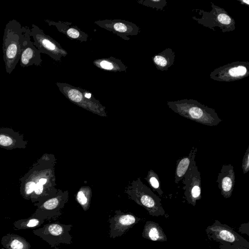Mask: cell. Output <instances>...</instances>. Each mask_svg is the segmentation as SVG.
I'll list each match as a JSON object with an SVG mask.
<instances>
[{
  "label": "cell",
  "instance_id": "6",
  "mask_svg": "<svg viewBox=\"0 0 249 249\" xmlns=\"http://www.w3.org/2000/svg\"><path fill=\"white\" fill-rule=\"evenodd\" d=\"M209 239L220 244H229L243 246L249 248V242L229 226L215 220L213 223L205 230Z\"/></svg>",
  "mask_w": 249,
  "mask_h": 249
},
{
  "label": "cell",
  "instance_id": "31",
  "mask_svg": "<svg viewBox=\"0 0 249 249\" xmlns=\"http://www.w3.org/2000/svg\"><path fill=\"white\" fill-rule=\"evenodd\" d=\"M47 179L46 178H42L39 180V182L41 184L43 185L46 183Z\"/></svg>",
  "mask_w": 249,
  "mask_h": 249
},
{
  "label": "cell",
  "instance_id": "25",
  "mask_svg": "<svg viewBox=\"0 0 249 249\" xmlns=\"http://www.w3.org/2000/svg\"><path fill=\"white\" fill-rule=\"evenodd\" d=\"M219 22L223 24L228 25L231 23V18L226 14L220 13L217 16Z\"/></svg>",
  "mask_w": 249,
  "mask_h": 249
},
{
  "label": "cell",
  "instance_id": "24",
  "mask_svg": "<svg viewBox=\"0 0 249 249\" xmlns=\"http://www.w3.org/2000/svg\"><path fill=\"white\" fill-rule=\"evenodd\" d=\"M153 61L157 66L165 67L168 65V61L166 57L163 55H157L154 57Z\"/></svg>",
  "mask_w": 249,
  "mask_h": 249
},
{
  "label": "cell",
  "instance_id": "19",
  "mask_svg": "<svg viewBox=\"0 0 249 249\" xmlns=\"http://www.w3.org/2000/svg\"><path fill=\"white\" fill-rule=\"evenodd\" d=\"M44 222V219L31 216L28 218L15 221L13 225L16 230L35 229L40 226Z\"/></svg>",
  "mask_w": 249,
  "mask_h": 249
},
{
  "label": "cell",
  "instance_id": "14",
  "mask_svg": "<svg viewBox=\"0 0 249 249\" xmlns=\"http://www.w3.org/2000/svg\"><path fill=\"white\" fill-rule=\"evenodd\" d=\"M44 21L49 26H55L59 32L66 35L70 39L77 40L81 42H86L88 40V34L71 22L54 21L49 19H45Z\"/></svg>",
  "mask_w": 249,
  "mask_h": 249
},
{
  "label": "cell",
  "instance_id": "30",
  "mask_svg": "<svg viewBox=\"0 0 249 249\" xmlns=\"http://www.w3.org/2000/svg\"><path fill=\"white\" fill-rule=\"evenodd\" d=\"M43 190V187L42 184L40 183L39 182L36 184L34 192L36 195L40 196L41 195Z\"/></svg>",
  "mask_w": 249,
  "mask_h": 249
},
{
  "label": "cell",
  "instance_id": "9",
  "mask_svg": "<svg viewBox=\"0 0 249 249\" xmlns=\"http://www.w3.org/2000/svg\"><path fill=\"white\" fill-rule=\"evenodd\" d=\"M22 33L20 37V66L22 68L33 65L41 66L42 60L41 53L34 45L31 40L30 29L27 26H22Z\"/></svg>",
  "mask_w": 249,
  "mask_h": 249
},
{
  "label": "cell",
  "instance_id": "7",
  "mask_svg": "<svg viewBox=\"0 0 249 249\" xmlns=\"http://www.w3.org/2000/svg\"><path fill=\"white\" fill-rule=\"evenodd\" d=\"M56 85L60 92L71 102L95 113L105 114L104 107L98 100L87 99L84 95V89L66 83L56 82Z\"/></svg>",
  "mask_w": 249,
  "mask_h": 249
},
{
  "label": "cell",
  "instance_id": "29",
  "mask_svg": "<svg viewBox=\"0 0 249 249\" xmlns=\"http://www.w3.org/2000/svg\"><path fill=\"white\" fill-rule=\"evenodd\" d=\"M238 231L242 233H246L249 235V222L242 224L239 228Z\"/></svg>",
  "mask_w": 249,
  "mask_h": 249
},
{
  "label": "cell",
  "instance_id": "18",
  "mask_svg": "<svg viewBox=\"0 0 249 249\" xmlns=\"http://www.w3.org/2000/svg\"><path fill=\"white\" fill-rule=\"evenodd\" d=\"M5 249H30L31 245L23 237L13 233H7L1 240Z\"/></svg>",
  "mask_w": 249,
  "mask_h": 249
},
{
  "label": "cell",
  "instance_id": "23",
  "mask_svg": "<svg viewBox=\"0 0 249 249\" xmlns=\"http://www.w3.org/2000/svg\"><path fill=\"white\" fill-rule=\"evenodd\" d=\"M242 168L244 174L247 173L249 171V145L243 158Z\"/></svg>",
  "mask_w": 249,
  "mask_h": 249
},
{
  "label": "cell",
  "instance_id": "16",
  "mask_svg": "<svg viewBox=\"0 0 249 249\" xmlns=\"http://www.w3.org/2000/svg\"><path fill=\"white\" fill-rule=\"evenodd\" d=\"M142 236L145 239L158 242H166L167 237L160 225L152 221H146L143 229Z\"/></svg>",
  "mask_w": 249,
  "mask_h": 249
},
{
  "label": "cell",
  "instance_id": "21",
  "mask_svg": "<svg viewBox=\"0 0 249 249\" xmlns=\"http://www.w3.org/2000/svg\"><path fill=\"white\" fill-rule=\"evenodd\" d=\"M247 72V68L244 65H238L230 66L226 68V78H241L245 75Z\"/></svg>",
  "mask_w": 249,
  "mask_h": 249
},
{
  "label": "cell",
  "instance_id": "13",
  "mask_svg": "<svg viewBox=\"0 0 249 249\" xmlns=\"http://www.w3.org/2000/svg\"><path fill=\"white\" fill-rule=\"evenodd\" d=\"M235 173L233 166L223 164L217 176L216 182L220 190L221 195L225 198H230L232 194L235 184Z\"/></svg>",
  "mask_w": 249,
  "mask_h": 249
},
{
  "label": "cell",
  "instance_id": "11",
  "mask_svg": "<svg viewBox=\"0 0 249 249\" xmlns=\"http://www.w3.org/2000/svg\"><path fill=\"white\" fill-rule=\"evenodd\" d=\"M142 220L132 213H125L119 210L115 211L114 215L109 218L110 237L121 236Z\"/></svg>",
  "mask_w": 249,
  "mask_h": 249
},
{
  "label": "cell",
  "instance_id": "2",
  "mask_svg": "<svg viewBox=\"0 0 249 249\" xmlns=\"http://www.w3.org/2000/svg\"><path fill=\"white\" fill-rule=\"evenodd\" d=\"M22 33V27L17 20H10L6 24L3 36L2 52L6 71L8 74L11 73L19 61Z\"/></svg>",
  "mask_w": 249,
  "mask_h": 249
},
{
  "label": "cell",
  "instance_id": "27",
  "mask_svg": "<svg viewBox=\"0 0 249 249\" xmlns=\"http://www.w3.org/2000/svg\"><path fill=\"white\" fill-rule=\"evenodd\" d=\"M219 247L220 249H249L243 246L229 244H220Z\"/></svg>",
  "mask_w": 249,
  "mask_h": 249
},
{
  "label": "cell",
  "instance_id": "10",
  "mask_svg": "<svg viewBox=\"0 0 249 249\" xmlns=\"http://www.w3.org/2000/svg\"><path fill=\"white\" fill-rule=\"evenodd\" d=\"M67 194L52 197L38 205V208L31 215L45 220L54 219L61 215V209L67 202Z\"/></svg>",
  "mask_w": 249,
  "mask_h": 249
},
{
  "label": "cell",
  "instance_id": "3",
  "mask_svg": "<svg viewBox=\"0 0 249 249\" xmlns=\"http://www.w3.org/2000/svg\"><path fill=\"white\" fill-rule=\"evenodd\" d=\"M128 193L131 199L143 207L150 215L168 217L162 207L161 199L143 184L140 178L134 182V187Z\"/></svg>",
  "mask_w": 249,
  "mask_h": 249
},
{
  "label": "cell",
  "instance_id": "17",
  "mask_svg": "<svg viewBox=\"0 0 249 249\" xmlns=\"http://www.w3.org/2000/svg\"><path fill=\"white\" fill-rule=\"evenodd\" d=\"M93 64L97 68L107 71H126L127 68L120 59L112 56L96 59Z\"/></svg>",
  "mask_w": 249,
  "mask_h": 249
},
{
  "label": "cell",
  "instance_id": "1",
  "mask_svg": "<svg viewBox=\"0 0 249 249\" xmlns=\"http://www.w3.org/2000/svg\"><path fill=\"white\" fill-rule=\"evenodd\" d=\"M169 107L179 115L209 126H216L222 120L215 110L194 100L168 102Z\"/></svg>",
  "mask_w": 249,
  "mask_h": 249
},
{
  "label": "cell",
  "instance_id": "15",
  "mask_svg": "<svg viewBox=\"0 0 249 249\" xmlns=\"http://www.w3.org/2000/svg\"><path fill=\"white\" fill-rule=\"evenodd\" d=\"M197 149L193 147L187 156H183L177 160L175 171V183L178 184L182 180L192 162L195 160Z\"/></svg>",
  "mask_w": 249,
  "mask_h": 249
},
{
  "label": "cell",
  "instance_id": "12",
  "mask_svg": "<svg viewBox=\"0 0 249 249\" xmlns=\"http://www.w3.org/2000/svg\"><path fill=\"white\" fill-rule=\"evenodd\" d=\"M94 23L126 40L130 39L128 36L137 35L140 31L139 27L135 24L123 19L99 20Z\"/></svg>",
  "mask_w": 249,
  "mask_h": 249
},
{
  "label": "cell",
  "instance_id": "22",
  "mask_svg": "<svg viewBox=\"0 0 249 249\" xmlns=\"http://www.w3.org/2000/svg\"><path fill=\"white\" fill-rule=\"evenodd\" d=\"M76 199L84 211H86L89 209L91 199L89 191L85 189L80 190L76 195Z\"/></svg>",
  "mask_w": 249,
  "mask_h": 249
},
{
  "label": "cell",
  "instance_id": "28",
  "mask_svg": "<svg viewBox=\"0 0 249 249\" xmlns=\"http://www.w3.org/2000/svg\"><path fill=\"white\" fill-rule=\"evenodd\" d=\"M36 184L34 182L30 181L28 182L25 187L26 194L28 195L31 194L35 189Z\"/></svg>",
  "mask_w": 249,
  "mask_h": 249
},
{
  "label": "cell",
  "instance_id": "5",
  "mask_svg": "<svg viewBox=\"0 0 249 249\" xmlns=\"http://www.w3.org/2000/svg\"><path fill=\"white\" fill-rule=\"evenodd\" d=\"M30 34L34 39V45L40 52L49 55L53 59L58 61L68 54L58 42L46 35L37 26L32 24Z\"/></svg>",
  "mask_w": 249,
  "mask_h": 249
},
{
  "label": "cell",
  "instance_id": "8",
  "mask_svg": "<svg viewBox=\"0 0 249 249\" xmlns=\"http://www.w3.org/2000/svg\"><path fill=\"white\" fill-rule=\"evenodd\" d=\"M182 183L184 185V195L188 203L193 206L196 205V201L201 199V179L200 173L194 160L186 174Z\"/></svg>",
  "mask_w": 249,
  "mask_h": 249
},
{
  "label": "cell",
  "instance_id": "26",
  "mask_svg": "<svg viewBox=\"0 0 249 249\" xmlns=\"http://www.w3.org/2000/svg\"><path fill=\"white\" fill-rule=\"evenodd\" d=\"M13 143L12 139L8 136L0 135V145L2 146H10Z\"/></svg>",
  "mask_w": 249,
  "mask_h": 249
},
{
  "label": "cell",
  "instance_id": "20",
  "mask_svg": "<svg viewBox=\"0 0 249 249\" xmlns=\"http://www.w3.org/2000/svg\"><path fill=\"white\" fill-rule=\"evenodd\" d=\"M145 179L154 191L157 192L160 196H162L163 192L161 188L160 181L156 173L152 169L150 170Z\"/></svg>",
  "mask_w": 249,
  "mask_h": 249
},
{
  "label": "cell",
  "instance_id": "4",
  "mask_svg": "<svg viewBox=\"0 0 249 249\" xmlns=\"http://www.w3.org/2000/svg\"><path fill=\"white\" fill-rule=\"evenodd\" d=\"M72 225L58 222L50 223L43 227L34 229L33 232L47 242L52 248L56 249L60 244L70 245L72 236L70 233Z\"/></svg>",
  "mask_w": 249,
  "mask_h": 249
}]
</instances>
